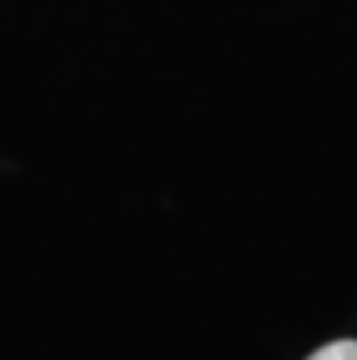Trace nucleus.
Instances as JSON below:
<instances>
[{
  "label": "nucleus",
  "mask_w": 357,
  "mask_h": 360,
  "mask_svg": "<svg viewBox=\"0 0 357 360\" xmlns=\"http://www.w3.org/2000/svg\"><path fill=\"white\" fill-rule=\"evenodd\" d=\"M306 360H357V342L353 338H339V342H328L318 353H310Z\"/></svg>",
  "instance_id": "nucleus-1"
}]
</instances>
